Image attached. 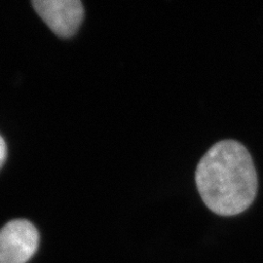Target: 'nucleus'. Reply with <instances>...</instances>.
<instances>
[{"instance_id": "1", "label": "nucleus", "mask_w": 263, "mask_h": 263, "mask_svg": "<svg viewBox=\"0 0 263 263\" xmlns=\"http://www.w3.org/2000/svg\"><path fill=\"white\" fill-rule=\"evenodd\" d=\"M195 181L203 202L222 216L243 213L257 193V175L250 152L240 142L221 141L202 157Z\"/></svg>"}, {"instance_id": "2", "label": "nucleus", "mask_w": 263, "mask_h": 263, "mask_svg": "<svg viewBox=\"0 0 263 263\" xmlns=\"http://www.w3.org/2000/svg\"><path fill=\"white\" fill-rule=\"evenodd\" d=\"M38 245L35 226L26 219L11 220L0 229V263H27Z\"/></svg>"}, {"instance_id": "3", "label": "nucleus", "mask_w": 263, "mask_h": 263, "mask_svg": "<svg viewBox=\"0 0 263 263\" xmlns=\"http://www.w3.org/2000/svg\"><path fill=\"white\" fill-rule=\"evenodd\" d=\"M32 5L54 33L71 37L84 19V7L80 0H33Z\"/></svg>"}, {"instance_id": "4", "label": "nucleus", "mask_w": 263, "mask_h": 263, "mask_svg": "<svg viewBox=\"0 0 263 263\" xmlns=\"http://www.w3.org/2000/svg\"><path fill=\"white\" fill-rule=\"evenodd\" d=\"M6 154H7V148H6V143L3 140V138L0 136V168L4 164L5 159H6Z\"/></svg>"}]
</instances>
